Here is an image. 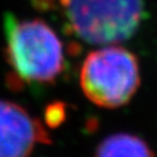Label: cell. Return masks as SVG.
Segmentation results:
<instances>
[{
  "mask_svg": "<svg viewBox=\"0 0 157 157\" xmlns=\"http://www.w3.org/2000/svg\"><path fill=\"white\" fill-rule=\"evenodd\" d=\"M50 143L44 126L22 106L0 100V157H28L37 144Z\"/></svg>",
  "mask_w": 157,
  "mask_h": 157,
  "instance_id": "cell-4",
  "label": "cell"
},
{
  "mask_svg": "<svg viewBox=\"0 0 157 157\" xmlns=\"http://www.w3.org/2000/svg\"><path fill=\"white\" fill-rule=\"evenodd\" d=\"M141 83L139 61L121 45L107 44L90 52L80 67L79 84L85 97L102 108L124 106Z\"/></svg>",
  "mask_w": 157,
  "mask_h": 157,
  "instance_id": "cell-3",
  "label": "cell"
},
{
  "mask_svg": "<svg viewBox=\"0 0 157 157\" xmlns=\"http://www.w3.org/2000/svg\"><path fill=\"white\" fill-rule=\"evenodd\" d=\"M41 11L58 12L67 33L90 44L130 39L144 17L143 0H33Z\"/></svg>",
  "mask_w": 157,
  "mask_h": 157,
  "instance_id": "cell-2",
  "label": "cell"
},
{
  "mask_svg": "<svg viewBox=\"0 0 157 157\" xmlns=\"http://www.w3.org/2000/svg\"><path fill=\"white\" fill-rule=\"evenodd\" d=\"M94 157H155V155L146 142L136 135L119 133L101 141Z\"/></svg>",
  "mask_w": 157,
  "mask_h": 157,
  "instance_id": "cell-5",
  "label": "cell"
},
{
  "mask_svg": "<svg viewBox=\"0 0 157 157\" xmlns=\"http://www.w3.org/2000/svg\"><path fill=\"white\" fill-rule=\"evenodd\" d=\"M4 33L12 84H50L65 70L62 40L42 19H19L8 13Z\"/></svg>",
  "mask_w": 157,
  "mask_h": 157,
  "instance_id": "cell-1",
  "label": "cell"
}]
</instances>
